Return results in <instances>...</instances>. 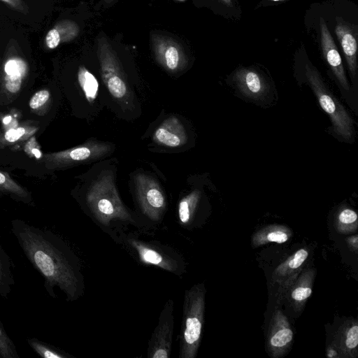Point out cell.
Here are the masks:
<instances>
[{
    "instance_id": "6da1fadb",
    "label": "cell",
    "mask_w": 358,
    "mask_h": 358,
    "mask_svg": "<svg viewBox=\"0 0 358 358\" xmlns=\"http://www.w3.org/2000/svg\"><path fill=\"white\" fill-rule=\"evenodd\" d=\"M11 231L21 249L44 279V287L52 297L54 288L64 292L68 301L80 294V280L75 257L62 240L51 231L31 226L22 220L11 222Z\"/></svg>"
},
{
    "instance_id": "7a4b0ae2",
    "label": "cell",
    "mask_w": 358,
    "mask_h": 358,
    "mask_svg": "<svg viewBox=\"0 0 358 358\" xmlns=\"http://www.w3.org/2000/svg\"><path fill=\"white\" fill-rule=\"evenodd\" d=\"M205 289L196 285L185 294L180 335L179 358H194L200 344L204 321Z\"/></svg>"
},
{
    "instance_id": "3957f363",
    "label": "cell",
    "mask_w": 358,
    "mask_h": 358,
    "mask_svg": "<svg viewBox=\"0 0 358 358\" xmlns=\"http://www.w3.org/2000/svg\"><path fill=\"white\" fill-rule=\"evenodd\" d=\"M86 200L93 215L104 225L113 220H131L110 174L103 175L94 181L87 192Z\"/></svg>"
},
{
    "instance_id": "277c9868",
    "label": "cell",
    "mask_w": 358,
    "mask_h": 358,
    "mask_svg": "<svg viewBox=\"0 0 358 358\" xmlns=\"http://www.w3.org/2000/svg\"><path fill=\"white\" fill-rule=\"evenodd\" d=\"M305 75L320 106L329 115L336 134L345 141H352L355 131L352 117L329 90L314 66L307 64Z\"/></svg>"
},
{
    "instance_id": "5b68a950",
    "label": "cell",
    "mask_w": 358,
    "mask_h": 358,
    "mask_svg": "<svg viewBox=\"0 0 358 358\" xmlns=\"http://www.w3.org/2000/svg\"><path fill=\"white\" fill-rule=\"evenodd\" d=\"M97 55L102 80L111 96L127 106L133 96L115 52L104 36L97 39Z\"/></svg>"
},
{
    "instance_id": "8992f818",
    "label": "cell",
    "mask_w": 358,
    "mask_h": 358,
    "mask_svg": "<svg viewBox=\"0 0 358 358\" xmlns=\"http://www.w3.org/2000/svg\"><path fill=\"white\" fill-rule=\"evenodd\" d=\"M113 145L107 142L91 141L78 146L43 156V162L48 169L66 168L91 162L110 155Z\"/></svg>"
},
{
    "instance_id": "52a82bcc",
    "label": "cell",
    "mask_w": 358,
    "mask_h": 358,
    "mask_svg": "<svg viewBox=\"0 0 358 358\" xmlns=\"http://www.w3.org/2000/svg\"><path fill=\"white\" fill-rule=\"evenodd\" d=\"M134 181L136 196L143 213L152 220H159L166 208L165 194L159 184L143 173L136 175Z\"/></svg>"
},
{
    "instance_id": "ba28073f",
    "label": "cell",
    "mask_w": 358,
    "mask_h": 358,
    "mask_svg": "<svg viewBox=\"0 0 358 358\" xmlns=\"http://www.w3.org/2000/svg\"><path fill=\"white\" fill-rule=\"evenodd\" d=\"M173 303L169 299L161 312L159 323L149 342L148 357L168 358L171 350L173 331Z\"/></svg>"
},
{
    "instance_id": "9c48e42d",
    "label": "cell",
    "mask_w": 358,
    "mask_h": 358,
    "mask_svg": "<svg viewBox=\"0 0 358 358\" xmlns=\"http://www.w3.org/2000/svg\"><path fill=\"white\" fill-rule=\"evenodd\" d=\"M293 331L286 317L280 310H276L271 318L268 334L267 348L271 356H282L293 341Z\"/></svg>"
},
{
    "instance_id": "30bf717a",
    "label": "cell",
    "mask_w": 358,
    "mask_h": 358,
    "mask_svg": "<svg viewBox=\"0 0 358 358\" xmlns=\"http://www.w3.org/2000/svg\"><path fill=\"white\" fill-rule=\"evenodd\" d=\"M155 57L166 70L176 72L186 64V57L182 48L172 38L154 35L152 38Z\"/></svg>"
},
{
    "instance_id": "8fae6325",
    "label": "cell",
    "mask_w": 358,
    "mask_h": 358,
    "mask_svg": "<svg viewBox=\"0 0 358 358\" xmlns=\"http://www.w3.org/2000/svg\"><path fill=\"white\" fill-rule=\"evenodd\" d=\"M320 41L324 57L342 88L350 91V85L342 63V59L334 38L323 18H320Z\"/></svg>"
},
{
    "instance_id": "7c38bea8",
    "label": "cell",
    "mask_w": 358,
    "mask_h": 358,
    "mask_svg": "<svg viewBox=\"0 0 358 358\" xmlns=\"http://www.w3.org/2000/svg\"><path fill=\"white\" fill-rule=\"evenodd\" d=\"M153 140L162 146L177 148L186 143L187 135L182 122L175 116H171L155 129Z\"/></svg>"
},
{
    "instance_id": "4fadbf2b",
    "label": "cell",
    "mask_w": 358,
    "mask_h": 358,
    "mask_svg": "<svg viewBox=\"0 0 358 358\" xmlns=\"http://www.w3.org/2000/svg\"><path fill=\"white\" fill-rule=\"evenodd\" d=\"M234 81L246 96L258 99L264 96L268 91V85L264 77L252 69L240 68L234 76Z\"/></svg>"
},
{
    "instance_id": "5bb4252c",
    "label": "cell",
    "mask_w": 358,
    "mask_h": 358,
    "mask_svg": "<svg viewBox=\"0 0 358 358\" xmlns=\"http://www.w3.org/2000/svg\"><path fill=\"white\" fill-rule=\"evenodd\" d=\"M334 31L342 47L351 77L355 78L357 70L356 34L352 27L343 20L337 22Z\"/></svg>"
},
{
    "instance_id": "9a60e30c",
    "label": "cell",
    "mask_w": 358,
    "mask_h": 358,
    "mask_svg": "<svg viewBox=\"0 0 358 358\" xmlns=\"http://www.w3.org/2000/svg\"><path fill=\"white\" fill-rule=\"evenodd\" d=\"M28 73V64L17 55H10L3 63V85L10 93L18 92Z\"/></svg>"
},
{
    "instance_id": "2e32d148",
    "label": "cell",
    "mask_w": 358,
    "mask_h": 358,
    "mask_svg": "<svg viewBox=\"0 0 358 358\" xmlns=\"http://www.w3.org/2000/svg\"><path fill=\"white\" fill-rule=\"evenodd\" d=\"M129 242L138 252L141 262L159 266L170 272H176L178 266L176 261L173 258L145 243L134 239L130 240Z\"/></svg>"
},
{
    "instance_id": "e0dca14e",
    "label": "cell",
    "mask_w": 358,
    "mask_h": 358,
    "mask_svg": "<svg viewBox=\"0 0 358 358\" xmlns=\"http://www.w3.org/2000/svg\"><path fill=\"white\" fill-rule=\"evenodd\" d=\"M80 32L78 24L69 20L58 22L48 31L45 42L49 49H55L61 43L69 42L76 38Z\"/></svg>"
},
{
    "instance_id": "ac0fdd59",
    "label": "cell",
    "mask_w": 358,
    "mask_h": 358,
    "mask_svg": "<svg viewBox=\"0 0 358 358\" xmlns=\"http://www.w3.org/2000/svg\"><path fill=\"white\" fill-rule=\"evenodd\" d=\"M292 236V230L283 225L271 224L257 231L252 237V245L259 247L268 243H282Z\"/></svg>"
},
{
    "instance_id": "d6986e66",
    "label": "cell",
    "mask_w": 358,
    "mask_h": 358,
    "mask_svg": "<svg viewBox=\"0 0 358 358\" xmlns=\"http://www.w3.org/2000/svg\"><path fill=\"white\" fill-rule=\"evenodd\" d=\"M309 255L308 251L305 248H301L296 251L292 256L280 264L273 273L275 280H285L297 270L305 262Z\"/></svg>"
},
{
    "instance_id": "ffe728a7",
    "label": "cell",
    "mask_w": 358,
    "mask_h": 358,
    "mask_svg": "<svg viewBox=\"0 0 358 358\" xmlns=\"http://www.w3.org/2000/svg\"><path fill=\"white\" fill-rule=\"evenodd\" d=\"M12 261L0 244V296L8 299L15 285Z\"/></svg>"
},
{
    "instance_id": "44dd1931",
    "label": "cell",
    "mask_w": 358,
    "mask_h": 358,
    "mask_svg": "<svg viewBox=\"0 0 358 358\" xmlns=\"http://www.w3.org/2000/svg\"><path fill=\"white\" fill-rule=\"evenodd\" d=\"M313 274L306 273L301 276L290 293V299L296 307L301 306L312 294Z\"/></svg>"
},
{
    "instance_id": "7402d4cb",
    "label": "cell",
    "mask_w": 358,
    "mask_h": 358,
    "mask_svg": "<svg viewBox=\"0 0 358 358\" xmlns=\"http://www.w3.org/2000/svg\"><path fill=\"white\" fill-rule=\"evenodd\" d=\"M340 350L345 356H352L357 352L358 345V325L357 322H352L347 324L341 332L339 338Z\"/></svg>"
},
{
    "instance_id": "603a6c76",
    "label": "cell",
    "mask_w": 358,
    "mask_h": 358,
    "mask_svg": "<svg viewBox=\"0 0 358 358\" xmlns=\"http://www.w3.org/2000/svg\"><path fill=\"white\" fill-rule=\"evenodd\" d=\"M78 80L87 100L93 102L99 91V83L95 76L85 66H80L78 71Z\"/></svg>"
},
{
    "instance_id": "cb8c5ba5",
    "label": "cell",
    "mask_w": 358,
    "mask_h": 358,
    "mask_svg": "<svg viewBox=\"0 0 358 358\" xmlns=\"http://www.w3.org/2000/svg\"><path fill=\"white\" fill-rule=\"evenodd\" d=\"M200 199V192L194 190L184 196L178 203V218L180 223L189 224L193 218Z\"/></svg>"
},
{
    "instance_id": "d4e9b609",
    "label": "cell",
    "mask_w": 358,
    "mask_h": 358,
    "mask_svg": "<svg viewBox=\"0 0 358 358\" xmlns=\"http://www.w3.org/2000/svg\"><path fill=\"white\" fill-rule=\"evenodd\" d=\"M357 214L348 208L339 210L336 215L335 226L341 234H348L356 231L357 228Z\"/></svg>"
},
{
    "instance_id": "484cf974",
    "label": "cell",
    "mask_w": 358,
    "mask_h": 358,
    "mask_svg": "<svg viewBox=\"0 0 358 358\" xmlns=\"http://www.w3.org/2000/svg\"><path fill=\"white\" fill-rule=\"evenodd\" d=\"M0 191L10 193L25 202L31 201L28 192L2 171H0Z\"/></svg>"
},
{
    "instance_id": "4316f807",
    "label": "cell",
    "mask_w": 358,
    "mask_h": 358,
    "mask_svg": "<svg viewBox=\"0 0 358 358\" xmlns=\"http://www.w3.org/2000/svg\"><path fill=\"white\" fill-rule=\"evenodd\" d=\"M27 343L36 353L43 358H66L69 357L65 352L36 338H28Z\"/></svg>"
},
{
    "instance_id": "83f0119b",
    "label": "cell",
    "mask_w": 358,
    "mask_h": 358,
    "mask_svg": "<svg viewBox=\"0 0 358 358\" xmlns=\"http://www.w3.org/2000/svg\"><path fill=\"white\" fill-rule=\"evenodd\" d=\"M0 356L2 358H20L15 345L0 321Z\"/></svg>"
},
{
    "instance_id": "f1b7e54d",
    "label": "cell",
    "mask_w": 358,
    "mask_h": 358,
    "mask_svg": "<svg viewBox=\"0 0 358 358\" xmlns=\"http://www.w3.org/2000/svg\"><path fill=\"white\" fill-rule=\"evenodd\" d=\"M50 94L47 90H41L36 92L29 102V107L32 110H36L44 106L50 99Z\"/></svg>"
},
{
    "instance_id": "f546056e",
    "label": "cell",
    "mask_w": 358,
    "mask_h": 358,
    "mask_svg": "<svg viewBox=\"0 0 358 358\" xmlns=\"http://www.w3.org/2000/svg\"><path fill=\"white\" fill-rule=\"evenodd\" d=\"M26 132L25 129L23 127L10 129L6 132L4 138L8 142L14 143L23 137Z\"/></svg>"
},
{
    "instance_id": "4dcf8cb0",
    "label": "cell",
    "mask_w": 358,
    "mask_h": 358,
    "mask_svg": "<svg viewBox=\"0 0 358 358\" xmlns=\"http://www.w3.org/2000/svg\"><path fill=\"white\" fill-rule=\"evenodd\" d=\"M6 3L8 6L14 8L19 12L27 14L28 13V8L23 0H1Z\"/></svg>"
},
{
    "instance_id": "1f68e13d",
    "label": "cell",
    "mask_w": 358,
    "mask_h": 358,
    "mask_svg": "<svg viewBox=\"0 0 358 358\" xmlns=\"http://www.w3.org/2000/svg\"><path fill=\"white\" fill-rule=\"evenodd\" d=\"M28 146V145H27ZM28 148H30L29 146H28ZM31 148V153L35 157H36L37 159H39L41 157V152L40 151L39 149H37L36 148L34 147V148Z\"/></svg>"
},
{
    "instance_id": "d6a6232c",
    "label": "cell",
    "mask_w": 358,
    "mask_h": 358,
    "mask_svg": "<svg viewBox=\"0 0 358 358\" xmlns=\"http://www.w3.org/2000/svg\"><path fill=\"white\" fill-rule=\"evenodd\" d=\"M354 238H355V244L354 247H355V250H357V236H355ZM352 239H353V236H352ZM348 243H349V244H350V245H353V242L352 241V240L350 239V238H349L348 239Z\"/></svg>"
},
{
    "instance_id": "836d02e7",
    "label": "cell",
    "mask_w": 358,
    "mask_h": 358,
    "mask_svg": "<svg viewBox=\"0 0 358 358\" xmlns=\"http://www.w3.org/2000/svg\"><path fill=\"white\" fill-rule=\"evenodd\" d=\"M223 3L226 4L228 6H232L231 0H220Z\"/></svg>"
},
{
    "instance_id": "e575fe53",
    "label": "cell",
    "mask_w": 358,
    "mask_h": 358,
    "mask_svg": "<svg viewBox=\"0 0 358 358\" xmlns=\"http://www.w3.org/2000/svg\"><path fill=\"white\" fill-rule=\"evenodd\" d=\"M11 120H12V117L10 116L6 117L3 119V123L7 124L10 122Z\"/></svg>"
},
{
    "instance_id": "d590c367",
    "label": "cell",
    "mask_w": 358,
    "mask_h": 358,
    "mask_svg": "<svg viewBox=\"0 0 358 358\" xmlns=\"http://www.w3.org/2000/svg\"><path fill=\"white\" fill-rule=\"evenodd\" d=\"M105 1H106L107 2H110L113 0H105Z\"/></svg>"
}]
</instances>
